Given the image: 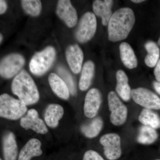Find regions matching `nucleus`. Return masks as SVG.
I'll list each match as a JSON object with an SVG mask.
<instances>
[{"mask_svg": "<svg viewBox=\"0 0 160 160\" xmlns=\"http://www.w3.org/2000/svg\"><path fill=\"white\" fill-rule=\"evenodd\" d=\"M102 103V96L98 89L92 88L87 92L84 106V114L86 117L92 118L98 114Z\"/></svg>", "mask_w": 160, "mask_h": 160, "instance_id": "nucleus-12", "label": "nucleus"}, {"mask_svg": "<svg viewBox=\"0 0 160 160\" xmlns=\"http://www.w3.org/2000/svg\"><path fill=\"white\" fill-rule=\"evenodd\" d=\"M82 160H105L98 152L94 150L86 151L83 156Z\"/></svg>", "mask_w": 160, "mask_h": 160, "instance_id": "nucleus-28", "label": "nucleus"}, {"mask_svg": "<svg viewBox=\"0 0 160 160\" xmlns=\"http://www.w3.org/2000/svg\"><path fill=\"white\" fill-rule=\"evenodd\" d=\"M58 71L59 73L60 76L62 77L61 78L64 80L69 88L70 93L72 95L75 94L76 93L75 85L70 73H69L64 67L62 66L58 67Z\"/></svg>", "mask_w": 160, "mask_h": 160, "instance_id": "nucleus-27", "label": "nucleus"}, {"mask_svg": "<svg viewBox=\"0 0 160 160\" xmlns=\"http://www.w3.org/2000/svg\"><path fill=\"white\" fill-rule=\"evenodd\" d=\"M103 126L102 120L100 117L93 119L90 123L81 126V130L86 137L92 138L99 134Z\"/></svg>", "mask_w": 160, "mask_h": 160, "instance_id": "nucleus-23", "label": "nucleus"}, {"mask_svg": "<svg viewBox=\"0 0 160 160\" xmlns=\"http://www.w3.org/2000/svg\"><path fill=\"white\" fill-rule=\"evenodd\" d=\"M3 154L5 160H17L18 159V147L15 136L9 132L3 138Z\"/></svg>", "mask_w": 160, "mask_h": 160, "instance_id": "nucleus-15", "label": "nucleus"}, {"mask_svg": "<svg viewBox=\"0 0 160 160\" xmlns=\"http://www.w3.org/2000/svg\"><path fill=\"white\" fill-rule=\"evenodd\" d=\"M7 9V4L6 1L3 0L0 1V13L3 14Z\"/></svg>", "mask_w": 160, "mask_h": 160, "instance_id": "nucleus-30", "label": "nucleus"}, {"mask_svg": "<svg viewBox=\"0 0 160 160\" xmlns=\"http://www.w3.org/2000/svg\"><path fill=\"white\" fill-rule=\"evenodd\" d=\"M0 160H2V158H1V159H0Z\"/></svg>", "mask_w": 160, "mask_h": 160, "instance_id": "nucleus-36", "label": "nucleus"}, {"mask_svg": "<svg viewBox=\"0 0 160 160\" xmlns=\"http://www.w3.org/2000/svg\"><path fill=\"white\" fill-rule=\"evenodd\" d=\"M25 64V59L21 55L12 54L6 57L1 62L0 73L6 78H10L19 71Z\"/></svg>", "mask_w": 160, "mask_h": 160, "instance_id": "nucleus-9", "label": "nucleus"}, {"mask_svg": "<svg viewBox=\"0 0 160 160\" xmlns=\"http://www.w3.org/2000/svg\"><path fill=\"white\" fill-rule=\"evenodd\" d=\"M12 91L26 106L32 105L39 99V93L34 81L29 73L22 70L12 83Z\"/></svg>", "mask_w": 160, "mask_h": 160, "instance_id": "nucleus-2", "label": "nucleus"}, {"mask_svg": "<svg viewBox=\"0 0 160 160\" xmlns=\"http://www.w3.org/2000/svg\"><path fill=\"white\" fill-rule=\"evenodd\" d=\"M56 12L59 17L65 22L68 27L72 28L77 23V12L70 1H59L57 6Z\"/></svg>", "mask_w": 160, "mask_h": 160, "instance_id": "nucleus-11", "label": "nucleus"}, {"mask_svg": "<svg viewBox=\"0 0 160 160\" xmlns=\"http://www.w3.org/2000/svg\"><path fill=\"white\" fill-rule=\"evenodd\" d=\"M158 138L155 129L149 126H143L140 128L137 138L138 142L144 145H149L154 143Z\"/></svg>", "mask_w": 160, "mask_h": 160, "instance_id": "nucleus-25", "label": "nucleus"}, {"mask_svg": "<svg viewBox=\"0 0 160 160\" xmlns=\"http://www.w3.org/2000/svg\"><path fill=\"white\" fill-rule=\"evenodd\" d=\"M20 125L26 130L31 129L40 134H46L48 132L44 121L39 118L38 111L35 109H30L25 116L21 118Z\"/></svg>", "mask_w": 160, "mask_h": 160, "instance_id": "nucleus-10", "label": "nucleus"}, {"mask_svg": "<svg viewBox=\"0 0 160 160\" xmlns=\"http://www.w3.org/2000/svg\"><path fill=\"white\" fill-rule=\"evenodd\" d=\"M27 108L20 100L12 97L7 93L0 96V116L7 119L16 120L22 118Z\"/></svg>", "mask_w": 160, "mask_h": 160, "instance_id": "nucleus-3", "label": "nucleus"}, {"mask_svg": "<svg viewBox=\"0 0 160 160\" xmlns=\"http://www.w3.org/2000/svg\"><path fill=\"white\" fill-rule=\"evenodd\" d=\"M104 147L105 156L109 160H116L122 155L121 138L117 133H107L102 136L100 140Z\"/></svg>", "mask_w": 160, "mask_h": 160, "instance_id": "nucleus-8", "label": "nucleus"}, {"mask_svg": "<svg viewBox=\"0 0 160 160\" xmlns=\"http://www.w3.org/2000/svg\"><path fill=\"white\" fill-rule=\"evenodd\" d=\"M55 57V50L52 46H48L42 51L37 52L29 63L30 71L36 75L44 74L51 67Z\"/></svg>", "mask_w": 160, "mask_h": 160, "instance_id": "nucleus-4", "label": "nucleus"}, {"mask_svg": "<svg viewBox=\"0 0 160 160\" xmlns=\"http://www.w3.org/2000/svg\"><path fill=\"white\" fill-rule=\"evenodd\" d=\"M48 80L51 89L58 97L65 100L69 98V88L62 78L55 73H51Z\"/></svg>", "mask_w": 160, "mask_h": 160, "instance_id": "nucleus-18", "label": "nucleus"}, {"mask_svg": "<svg viewBox=\"0 0 160 160\" xmlns=\"http://www.w3.org/2000/svg\"><path fill=\"white\" fill-rule=\"evenodd\" d=\"M160 160V159H156V160Z\"/></svg>", "mask_w": 160, "mask_h": 160, "instance_id": "nucleus-35", "label": "nucleus"}, {"mask_svg": "<svg viewBox=\"0 0 160 160\" xmlns=\"http://www.w3.org/2000/svg\"><path fill=\"white\" fill-rule=\"evenodd\" d=\"M145 1L144 0H132L131 2L135 3H140L145 2Z\"/></svg>", "mask_w": 160, "mask_h": 160, "instance_id": "nucleus-32", "label": "nucleus"}, {"mask_svg": "<svg viewBox=\"0 0 160 160\" xmlns=\"http://www.w3.org/2000/svg\"><path fill=\"white\" fill-rule=\"evenodd\" d=\"M135 17L128 7L118 9L112 16L108 27V38L112 42L126 39L134 26Z\"/></svg>", "mask_w": 160, "mask_h": 160, "instance_id": "nucleus-1", "label": "nucleus"}, {"mask_svg": "<svg viewBox=\"0 0 160 160\" xmlns=\"http://www.w3.org/2000/svg\"><path fill=\"white\" fill-rule=\"evenodd\" d=\"M64 110L61 105L50 104L46 108L45 112V122L50 128H54L58 125L59 122L64 115Z\"/></svg>", "mask_w": 160, "mask_h": 160, "instance_id": "nucleus-19", "label": "nucleus"}, {"mask_svg": "<svg viewBox=\"0 0 160 160\" xmlns=\"http://www.w3.org/2000/svg\"><path fill=\"white\" fill-rule=\"evenodd\" d=\"M94 71L93 62L87 61L84 64L79 82L80 89L82 91H85L89 88L94 76Z\"/></svg>", "mask_w": 160, "mask_h": 160, "instance_id": "nucleus-21", "label": "nucleus"}, {"mask_svg": "<svg viewBox=\"0 0 160 160\" xmlns=\"http://www.w3.org/2000/svg\"><path fill=\"white\" fill-rule=\"evenodd\" d=\"M0 39H1V40H0V42H2V34H1V36H0Z\"/></svg>", "mask_w": 160, "mask_h": 160, "instance_id": "nucleus-33", "label": "nucleus"}, {"mask_svg": "<svg viewBox=\"0 0 160 160\" xmlns=\"http://www.w3.org/2000/svg\"><path fill=\"white\" fill-rule=\"evenodd\" d=\"M154 74L157 82H160V59L155 67Z\"/></svg>", "mask_w": 160, "mask_h": 160, "instance_id": "nucleus-29", "label": "nucleus"}, {"mask_svg": "<svg viewBox=\"0 0 160 160\" xmlns=\"http://www.w3.org/2000/svg\"><path fill=\"white\" fill-rule=\"evenodd\" d=\"M116 90L118 94L122 99L128 102L131 98L132 90L127 75L122 70H118L116 73Z\"/></svg>", "mask_w": 160, "mask_h": 160, "instance_id": "nucleus-17", "label": "nucleus"}, {"mask_svg": "<svg viewBox=\"0 0 160 160\" xmlns=\"http://www.w3.org/2000/svg\"><path fill=\"white\" fill-rule=\"evenodd\" d=\"M22 2L24 11L32 16H37L42 10V2L38 0H23Z\"/></svg>", "mask_w": 160, "mask_h": 160, "instance_id": "nucleus-26", "label": "nucleus"}, {"mask_svg": "<svg viewBox=\"0 0 160 160\" xmlns=\"http://www.w3.org/2000/svg\"><path fill=\"white\" fill-rule=\"evenodd\" d=\"M139 122L144 126L158 129L160 126V119L158 115L151 109H144L139 116Z\"/></svg>", "mask_w": 160, "mask_h": 160, "instance_id": "nucleus-24", "label": "nucleus"}, {"mask_svg": "<svg viewBox=\"0 0 160 160\" xmlns=\"http://www.w3.org/2000/svg\"><path fill=\"white\" fill-rule=\"evenodd\" d=\"M120 58L124 65L129 69H133L138 66L137 58L131 46L128 43L122 42L119 46Z\"/></svg>", "mask_w": 160, "mask_h": 160, "instance_id": "nucleus-20", "label": "nucleus"}, {"mask_svg": "<svg viewBox=\"0 0 160 160\" xmlns=\"http://www.w3.org/2000/svg\"><path fill=\"white\" fill-rule=\"evenodd\" d=\"M145 46L148 53L145 58L146 66L150 68L155 67L159 60L160 49L158 46L154 42L149 41Z\"/></svg>", "mask_w": 160, "mask_h": 160, "instance_id": "nucleus-22", "label": "nucleus"}, {"mask_svg": "<svg viewBox=\"0 0 160 160\" xmlns=\"http://www.w3.org/2000/svg\"><path fill=\"white\" fill-rule=\"evenodd\" d=\"M108 105L111 113L110 120L115 126H119L126 122L128 115L126 106L120 100L116 92L111 91L108 96Z\"/></svg>", "mask_w": 160, "mask_h": 160, "instance_id": "nucleus-6", "label": "nucleus"}, {"mask_svg": "<svg viewBox=\"0 0 160 160\" xmlns=\"http://www.w3.org/2000/svg\"><path fill=\"white\" fill-rule=\"evenodd\" d=\"M41 146L42 143L39 140L31 139L21 149L18 160H31L33 158L40 156L43 152Z\"/></svg>", "mask_w": 160, "mask_h": 160, "instance_id": "nucleus-16", "label": "nucleus"}, {"mask_svg": "<svg viewBox=\"0 0 160 160\" xmlns=\"http://www.w3.org/2000/svg\"><path fill=\"white\" fill-rule=\"evenodd\" d=\"M158 44L160 46V37L159 38L158 41Z\"/></svg>", "mask_w": 160, "mask_h": 160, "instance_id": "nucleus-34", "label": "nucleus"}, {"mask_svg": "<svg viewBox=\"0 0 160 160\" xmlns=\"http://www.w3.org/2000/svg\"><path fill=\"white\" fill-rule=\"evenodd\" d=\"M113 1L112 0H96L92 5L95 14L102 19L103 26L108 25L112 16V8Z\"/></svg>", "mask_w": 160, "mask_h": 160, "instance_id": "nucleus-14", "label": "nucleus"}, {"mask_svg": "<svg viewBox=\"0 0 160 160\" xmlns=\"http://www.w3.org/2000/svg\"><path fill=\"white\" fill-rule=\"evenodd\" d=\"M66 57L72 71L74 73H79L82 69L83 61V52L77 44L69 46L66 49Z\"/></svg>", "mask_w": 160, "mask_h": 160, "instance_id": "nucleus-13", "label": "nucleus"}, {"mask_svg": "<svg viewBox=\"0 0 160 160\" xmlns=\"http://www.w3.org/2000/svg\"><path fill=\"white\" fill-rule=\"evenodd\" d=\"M97 27L95 15L88 12L83 15L80 20L76 37L80 42L86 43L94 36Z\"/></svg>", "mask_w": 160, "mask_h": 160, "instance_id": "nucleus-5", "label": "nucleus"}, {"mask_svg": "<svg viewBox=\"0 0 160 160\" xmlns=\"http://www.w3.org/2000/svg\"><path fill=\"white\" fill-rule=\"evenodd\" d=\"M131 98L135 102L145 109H160L159 97L149 89L142 87L132 89Z\"/></svg>", "mask_w": 160, "mask_h": 160, "instance_id": "nucleus-7", "label": "nucleus"}, {"mask_svg": "<svg viewBox=\"0 0 160 160\" xmlns=\"http://www.w3.org/2000/svg\"><path fill=\"white\" fill-rule=\"evenodd\" d=\"M154 89L160 95V82H154L153 83Z\"/></svg>", "mask_w": 160, "mask_h": 160, "instance_id": "nucleus-31", "label": "nucleus"}]
</instances>
